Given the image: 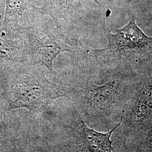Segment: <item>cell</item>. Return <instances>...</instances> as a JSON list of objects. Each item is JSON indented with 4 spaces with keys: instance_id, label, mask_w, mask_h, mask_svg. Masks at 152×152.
<instances>
[{
    "instance_id": "1",
    "label": "cell",
    "mask_w": 152,
    "mask_h": 152,
    "mask_svg": "<svg viewBox=\"0 0 152 152\" xmlns=\"http://www.w3.org/2000/svg\"><path fill=\"white\" fill-rule=\"evenodd\" d=\"M9 69L7 101L10 110L26 108L43 112L52 102L65 96L58 85L49 80L44 71L33 64L23 63Z\"/></svg>"
},
{
    "instance_id": "2",
    "label": "cell",
    "mask_w": 152,
    "mask_h": 152,
    "mask_svg": "<svg viewBox=\"0 0 152 152\" xmlns=\"http://www.w3.org/2000/svg\"><path fill=\"white\" fill-rule=\"evenodd\" d=\"M26 39L25 47L30 63L45 66L54 72L53 63L63 52L71 51V48L64 43L61 36L38 27L23 28Z\"/></svg>"
},
{
    "instance_id": "3",
    "label": "cell",
    "mask_w": 152,
    "mask_h": 152,
    "mask_svg": "<svg viewBox=\"0 0 152 152\" xmlns=\"http://www.w3.org/2000/svg\"><path fill=\"white\" fill-rule=\"evenodd\" d=\"M107 38V48L96 51L97 56L102 59L120 58L130 52L140 54L152 46V37L146 36L137 27L134 16L124 27L116 29L115 34L109 32Z\"/></svg>"
},
{
    "instance_id": "4",
    "label": "cell",
    "mask_w": 152,
    "mask_h": 152,
    "mask_svg": "<svg viewBox=\"0 0 152 152\" xmlns=\"http://www.w3.org/2000/svg\"><path fill=\"white\" fill-rule=\"evenodd\" d=\"M121 83L119 80L112 79L102 85L93 83L83 89L82 105L86 113L98 118L122 115L120 112Z\"/></svg>"
},
{
    "instance_id": "5",
    "label": "cell",
    "mask_w": 152,
    "mask_h": 152,
    "mask_svg": "<svg viewBox=\"0 0 152 152\" xmlns=\"http://www.w3.org/2000/svg\"><path fill=\"white\" fill-rule=\"evenodd\" d=\"M152 118V78L144 82L125 104L121 125L124 135Z\"/></svg>"
},
{
    "instance_id": "6",
    "label": "cell",
    "mask_w": 152,
    "mask_h": 152,
    "mask_svg": "<svg viewBox=\"0 0 152 152\" xmlns=\"http://www.w3.org/2000/svg\"><path fill=\"white\" fill-rule=\"evenodd\" d=\"M122 120V115L119 122L112 129L106 132H101L87 126L79 117L78 130L83 152H113L111 137L121 125Z\"/></svg>"
},
{
    "instance_id": "7",
    "label": "cell",
    "mask_w": 152,
    "mask_h": 152,
    "mask_svg": "<svg viewBox=\"0 0 152 152\" xmlns=\"http://www.w3.org/2000/svg\"><path fill=\"white\" fill-rule=\"evenodd\" d=\"M79 0H44L39 12L50 16L59 30L71 29V18Z\"/></svg>"
},
{
    "instance_id": "8",
    "label": "cell",
    "mask_w": 152,
    "mask_h": 152,
    "mask_svg": "<svg viewBox=\"0 0 152 152\" xmlns=\"http://www.w3.org/2000/svg\"><path fill=\"white\" fill-rule=\"evenodd\" d=\"M33 0H5V15L1 28V36L12 38L22 33V27L19 21L23 14L31 5Z\"/></svg>"
},
{
    "instance_id": "9",
    "label": "cell",
    "mask_w": 152,
    "mask_h": 152,
    "mask_svg": "<svg viewBox=\"0 0 152 152\" xmlns=\"http://www.w3.org/2000/svg\"><path fill=\"white\" fill-rule=\"evenodd\" d=\"M24 42L12 38H0V69L5 70L27 62Z\"/></svg>"
},
{
    "instance_id": "10",
    "label": "cell",
    "mask_w": 152,
    "mask_h": 152,
    "mask_svg": "<svg viewBox=\"0 0 152 152\" xmlns=\"http://www.w3.org/2000/svg\"><path fill=\"white\" fill-rule=\"evenodd\" d=\"M6 132V125L5 122L2 120H0V140L5 136Z\"/></svg>"
}]
</instances>
